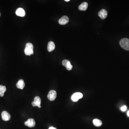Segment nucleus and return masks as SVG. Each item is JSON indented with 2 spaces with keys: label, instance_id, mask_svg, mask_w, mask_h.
Returning a JSON list of instances; mask_svg holds the SVG:
<instances>
[{
  "label": "nucleus",
  "instance_id": "obj_16",
  "mask_svg": "<svg viewBox=\"0 0 129 129\" xmlns=\"http://www.w3.org/2000/svg\"><path fill=\"white\" fill-rule=\"evenodd\" d=\"M93 123L94 125L96 127H100L102 124V121L97 119L94 120H93Z\"/></svg>",
  "mask_w": 129,
  "mask_h": 129
},
{
  "label": "nucleus",
  "instance_id": "obj_12",
  "mask_svg": "<svg viewBox=\"0 0 129 129\" xmlns=\"http://www.w3.org/2000/svg\"><path fill=\"white\" fill-rule=\"evenodd\" d=\"M55 44L53 42L50 41L48 42L47 45V50L48 52H52L55 50Z\"/></svg>",
  "mask_w": 129,
  "mask_h": 129
},
{
  "label": "nucleus",
  "instance_id": "obj_19",
  "mask_svg": "<svg viewBox=\"0 0 129 129\" xmlns=\"http://www.w3.org/2000/svg\"><path fill=\"white\" fill-rule=\"evenodd\" d=\"M127 114L128 116H129V111L127 113Z\"/></svg>",
  "mask_w": 129,
  "mask_h": 129
},
{
  "label": "nucleus",
  "instance_id": "obj_10",
  "mask_svg": "<svg viewBox=\"0 0 129 129\" xmlns=\"http://www.w3.org/2000/svg\"><path fill=\"white\" fill-rule=\"evenodd\" d=\"M98 15L102 19H105L107 16L108 12L106 10L103 9L98 13Z\"/></svg>",
  "mask_w": 129,
  "mask_h": 129
},
{
  "label": "nucleus",
  "instance_id": "obj_6",
  "mask_svg": "<svg viewBox=\"0 0 129 129\" xmlns=\"http://www.w3.org/2000/svg\"><path fill=\"white\" fill-rule=\"evenodd\" d=\"M62 65L66 68L68 70L70 71L73 68V66L71 65L70 62L67 60H64L62 62Z\"/></svg>",
  "mask_w": 129,
  "mask_h": 129
},
{
  "label": "nucleus",
  "instance_id": "obj_20",
  "mask_svg": "<svg viewBox=\"0 0 129 129\" xmlns=\"http://www.w3.org/2000/svg\"><path fill=\"white\" fill-rule=\"evenodd\" d=\"M64 1H65V2H69V1H70V0H65Z\"/></svg>",
  "mask_w": 129,
  "mask_h": 129
},
{
  "label": "nucleus",
  "instance_id": "obj_5",
  "mask_svg": "<svg viewBox=\"0 0 129 129\" xmlns=\"http://www.w3.org/2000/svg\"><path fill=\"white\" fill-rule=\"evenodd\" d=\"M83 95L80 93H76L73 94L71 96V99L73 102H76L79 99L82 98Z\"/></svg>",
  "mask_w": 129,
  "mask_h": 129
},
{
  "label": "nucleus",
  "instance_id": "obj_9",
  "mask_svg": "<svg viewBox=\"0 0 129 129\" xmlns=\"http://www.w3.org/2000/svg\"><path fill=\"white\" fill-rule=\"evenodd\" d=\"M25 125L30 128L33 127L35 126L36 122L33 119H29L26 122H25Z\"/></svg>",
  "mask_w": 129,
  "mask_h": 129
},
{
  "label": "nucleus",
  "instance_id": "obj_15",
  "mask_svg": "<svg viewBox=\"0 0 129 129\" xmlns=\"http://www.w3.org/2000/svg\"><path fill=\"white\" fill-rule=\"evenodd\" d=\"M7 88L5 86L0 85V96L3 97L4 96L5 92L6 91Z\"/></svg>",
  "mask_w": 129,
  "mask_h": 129
},
{
  "label": "nucleus",
  "instance_id": "obj_3",
  "mask_svg": "<svg viewBox=\"0 0 129 129\" xmlns=\"http://www.w3.org/2000/svg\"><path fill=\"white\" fill-rule=\"evenodd\" d=\"M57 93L56 91L54 90H51L48 94L47 98L49 100L53 101L56 98Z\"/></svg>",
  "mask_w": 129,
  "mask_h": 129
},
{
  "label": "nucleus",
  "instance_id": "obj_11",
  "mask_svg": "<svg viewBox=\"0 0 129 129\" xmlns=\"http://www.w3.org/2000/svg\"><path fill=\"white\" fill-rule=\"evenodd\" d=\"M16 14L18 16L23 17L25 16V11L23 8H18L17 9L16 12Z\"/></svg>",
  "mask_w": 129,
  "mask_h": 129
},
{
  "label": "nucleus",
  "instance_id": "obj_8",
  "mask_svg": "<svg viewBox=\"0 0 129 129\" xmlns=\"http://www.w3.org/2000/svg\"><path fill=\"white\" fill-rule=\"evenodd\" d=\"M2 118L4 121H7L9 120L11 118L10 114L6 111H4L2 113Z\"/></svg>",
  "mask_w": 129,
  "mask_h": 129
},
{
  "label": "nucleus",
  "instance_id": "obj_1",
  "mask_svg": "<svg viewBox=\"0 0 129 129\" xmlns=\"http://www.w3.org/2000/svg\"><path fill=\"white\" fill-rule=\"evenodd\" d=\"M33 49L34 46L31 43H27L25 50V53L26 55L30 56L31 55H33L34 54Z\"/></svg>",
  "mask_w": 129,
  "mask_h": 129
},
{
  "label": "nucleus",
  "instance_id": "obj_4",
  "mask_svg": "<svg viewBox=\"0 0 129 129\" xmlns=\"http://www.w3.org/2000/svg\"><path fill=\"white\" fill-rule=\"evenodd\" d=\"M41 98L39 96H36L34 99V102H32V105L33 107L37 106L39 108H41Z\"/></svg>",
  "mask_w": 129,
  "mask_h": 129
},
{
  "label": "nucleus",
  "instance_id": "obj_17",
  "mask_svg": "<svg viewBox=\"0 0 129 129\" xmlns=\"http://www.w3.org/2000/svg\"><path fill=\"white\" fill-rule=\"evenodd\" d=\"M127 107L125 105L123 106L121 108V110L122 111L125 112L127 110Z\"/></svg>",
  "mask_w": 129,
  "mask_h": 129
},
{
  "label": "nucleus",
  "instance_id": "obj_2",
  "mask_svg": "<svg viewBox=\"0 0 129 129\" xmlns=\"http://www.w3.org/2000/svg\"><path fill=\"white\" fill-rule=\"evenodd\" d=\"M120 46L125 50L129 51V39L124 38L120 40Z\"/></svg>",
  "mask_w": 129,
  "mask_h": 129
},
{
  "label": "nucleus",
  "instance_id": "obj_21",
  "mask_svg": "<svg viewBox=\"0 0 129 129\" xmlns=\"http://www.w3.org/2000/svg\"><path fill=\"white\" fill-rule=\"evenodd\" d=\"M0 16H1V14H0Z\"/></svg>",
  "mask_w": 129,
  "mask_h": 129
},
{
  "label": "nucleus",
  "instance_id": "obj_7",
  "mask_svg": "<svg viewBox=\"0 0 129 129\" xmlns=\"http://www.w3.org/2000/svg\"><path fill=\"white\" fill-rule=\"evenodd\" d=\"M69 19L67 16H63L59 21V23L60 25H66L69 22Z\"/></svg>",
  "mask_w": 129,
  "mask_h": 129
},
{
  "label": "nucleus",
  "instance_id": "obj_18",
  "mask_svg": "<svg viewBox=\"0 0 129 129\" xmlns=\"http://www.w3.org/2000/svg\"><path fill=\"white\" fill-rule=\"evenodd\" d=\"M48 129H57L56 128L54 127H49V128H48Z\"/></svg>",
  "mask_w": 129,
  "mask_h": 129
},
{
  "label": "nucleus",
  "instance_id": "obj_14",
  "mask_svg": "<svg viewBox=\"0 0 129 129\" xmlns=\"http://www.w3.org/2000/svg\"><path fill=\"white\" fill-rule=\"evenodd\" d=\"M88 3L86 2H84L79 6V9L82 11H85L87 9L88 7Z\"/></svg>",
  "mask_w": 129,
  "mask_h": 129
},
{
  "label": "nucleus",
  "instance_id": "obj_13",
  "mask_svg": "<svg viewBox=\"0 0 129 129\" xmlns=\"http://www.w3.org/2000/svg\"><path fill=\"white\" fill-rule=\"evenodd\" d=\"M25 86V84L24 82V80L22 79H21L19 80L16 84L17 87L19 89H23Z\"/></svg>",
  "mask_w": 129,
  "mask_h": 129
}]
</instances>
